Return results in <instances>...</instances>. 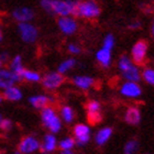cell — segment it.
I'll return each instance as SVG.
<instances>
[{"instance_id":"6da1fadb","label":"cell","mask_w":154,"mask_h":154,"mask_svg":"<svg viewBox=\"0 0 154 154\" xmlns=\"http://www.w3.org/2000/svg\"><path fill=\"white\" fill-rule=\"evenodd\" d=\"M76 0H41L40 7L44 12L51 16H73Z\"/></svg>"},{"instance_id":"7a4b0ae2","label":"cell","mask_w":154,"mask_h":154,"mask_svg":"<svg viewBox=\"0 0 154 154\" xmlns=\"http://www.w3.org/2000/svg\"><path fill=\"white\" fill-rule=\"evenodd\" d=\"M101 6L97 0H76L73 16L76 19L95 21L101 14Z\"/></svg>"},{"instance_id":"3957f363","label":"cell","mask_w":154,"mask_h":154,"mask_svg":"<svg viewBox=\"0 0 154 154\" xmlns=\"http://www.w3.org/2000/svg\"><path fill=\"white\" fill-rule=\"evenodd\" d=\"M41 121L43 127L53 134L58 133L63 127V121L60 118V115L52 105L41 109Z\"/></svg>"},{"instance_id":"277c9868","label":"cell","mask_w":154,"mask_h":154,"mask_svg":"<svg viewBox=\"0 0 154 154\" xmlns=\"http://www.w3.org/2000/svg\"><path fill=\"white\" fill-rule=\"evenodd\" d=\"M149 42L144 38H140L132 45L131 48V61L137 66H144L148 61L149 53Z\"/></svg>"},{"instance_id":"5b68a950","label":"cell","mask_w":154,"mask_h":154,"mask_svg":"<svg viewBox=\"0 0 154 154\" xmlns=\"http://www.w3.org/2000/svg\"><path fill=\"white\" fill-rule=\"evenodd\" d=\"M17 29H18V33L22 42L26 44H33L38 41L40 32H38V26H34L32 22L18 23Z\"/></svg>"},{"instance_id":"8992f818","label":"cell","mask_w":154,"mask_h":154,"mask_svg":"<svg viewBox=\"0 0 154 154\" xmlns=\"http://www.w3.org/2000/svg\"><path fill=\"white\" fill-rule=\"evenodd\" d=\"M66 82V77L64 74H61L58 72H50L44 76H42L41 83L42 86L48 91H54L63 86V84Z\"/></svg>"},{"instance_id":"52a82bcc","label":"cell","mask_w":154,"mask_h":154,"mask_svg":"<svg viewBox=\"0 0 154 154\" xmlns=\"http://www.w3.org/2000/svg\"><path fill=\"white\" fill-rule=\"evenodd\" d=\"M87 120L91 125H96L103 120V108L101 103L96 99H90L85 103Z\"/></svg>"},{"instance_id":"ba28073f","label":"cell","mask_w":154,"mask_h":154,"mask_svg":"<svg viewBox=\"0 0 154 154\" xmlns=\"http://www.w3.org/2000/svg\"><path fill=\"white\" fill-rule=\"evenodd\" d=\"M56 23H57V28L61 31V33L66 36L74 35L79 29L78 21L74 16L58 17Z\"/></svg>"},{"instance_id":"9c48e42d","label":"cell","mask_w":154,"mask_h":154,"mask_svg":"<svg viewBox=\"0 0 154 154\" xmlns=\"http://www.w3.org/2000/svg\"><path fill=\"white\" fill-rule=\"evenodd\" d=\"M73 138L75 139L76 145L84 146L86 145L91 139V130L89 125L85 123H77L73 128Z\"/></svg>"},{"instance_id":"30bf717a","label":"cell","mask_w":154,"mask_h":154,"mask_svg":"<svg viewBox=\"0 0 154 154\" xmlns=\"http://www.w3.org/2000/svg\"><path fill=\"white\" fill-rule=\"evenodd\" d=\"M18 151L22 154H32L40 151V140L34 135H24L18 143Z\"/></svg>"},{"instance_id":"8fae6325","label":"cell","mask_w":154,"mask_h":154,"mask_svg":"<svg viewBox=\"0 0 154 154\" xmlns=\"http://www.w3.org/2000/svg\"><path fill=\"white\" fill-rule=\"evenodd\" d=\"M119 93L122 97L128 99H138L142 95V88L139 83L125 80L119 87Z\"/></svg>"},{"instance_id":"7c38bea8","label":"cell","mask_w":154,"mask_h":154,"mask_svg":"<svg viewBox=\"0 0 154 154\" xmlns=\"http://www.w3.org/2000/svg\"><path fill=\"white\" fill-rule=\"evenodd\" d=\"M11 17L17 23L32 22L35 18V11L30 7H18L11 11Z\"/></svg>"},{"instance_id":"4fadbf2b","label":"cell","mask_w":154,"mask_h":154,"mask_svg":"<svg viewBox=\"0 0 154 154\" xmlns=\"http://www.w3.org/2000/svg\"><path fill=\"white\" fill-rule=\"evenodd\" d=\"M22 82L19 76L13 74L8 68H0V89H6L8 87L13 86L16 84Z\"/></svg>"},{"instance_id":"5bb4252c","label":"cell","mask_w":154,"mask_h":154,"mask_svg":"<svg viewBox=\"0 0 154 154\" xmlns=\"http://www.w3.org/2000/svg\"><path fill=\"white\" fill-rule=\"evenodd\" d=\"M72 84L73 86L80 90H89L96 86V79L91 76H87V75H77V76L72 78Z\"/></svg>"},{"instance_id":"9a60e30c","label":"cell","mask_w":154,"mask_h":154,"mask_svg":"<svg viewBox=\"0 0 154 154\" xmlns=\"http://www.w3.org/2000/svg\"><path fill=\"white\" fill-rule=\"evenodd\" d=\"M57 139L53 133H46L43 137V140L40 141V151L42 153H54L57 150Z\"/></svg>"},{"instance_id":"2e32d148","label":"cell","mask_w":154,"mask_h":154,"mask_svg":"<svg viewBox=\"0 0 154 154\" xmlns=\"http://www.w3.org/2000/svg\"><path fill=\"white\" fill-rule=\"evenodd\" d=\"M123 119L129 125H138L142 119L141 110L138 106H129L125 111Z\"/></svg>"},{"instance_id":"e0dca14e","label":"cell","mask_w":154,"mask_h":154,"mask_svg":"<svg viewBox=\"0 0 154 154\" xmlns=\"http://www.w3.org/2000/svg\"><path fill=\"white\" fill-rule=\"evenodd\" d=\"M54 101H55L54 97L51 96V95H35V96H32L29 98L30 105L33 108H35V109L38 110L43 109L46 106L53 105Z\"/></svg>"},{"instance_id":"ac0fdd59","label":"cell","mask_w":154,"mask_h":154,"mask_svg":"<svg viewBox=\"0 0 154 154\" xmlns=\"http://www.w3.org/2000/svg\"><path fill=\"white\" fill-rule=\"evenodd\" d=\"M96 61L103 68H109L112 63V51H109L107 48H99L96 52Z\"/></svg>"},{"instance_id":"d6986e66","label":"cell","mask_w":154,"mask_h":154,"mask_svg":"<svg viewBox=\"0 0 154 154\" xmlns=\"http://www.w3.org/2000/svg\"><path fill=\"white\" fill-rule=\"evenodd\" d=\"M113 133V129L111 127H103L96 132L95 134V142L98 146H103L107 142L109 141Z\"/></svg>"},{"instance_id":"ffe728a7","label":"cell","mask_w":154,"mask_h":154,"mask_svg":"<svg viewBox=\"0 0 154 154\" xmlns=\"http://www.w3.org/2000/svg\"><path fill=\"white\" fill-rule=\"evenodd\" d=\"M3 97V99L8 100V101H19L22 99V91L19 87H17L16 85L10 86L6 89H3V93L1 94Z\"/></svg>"},{"instance_id":"44dd1931","label":"cell","mask_w":154,"mask_h":154,"mask_svg":"<svg viewBox=\"0 0 154 154\" xmlns=\"http://www.w3.org/2000/svg\"><path fill=\"white\" fill-rule=\"evenodd\" d=\"M122 77L125 80H128V82H135V83H139L141 80V71L139 66L137 65H132L131 67H129L128 69H125V72L121 73Z\"/></svg>"},{"instance_id":"7402d4cb","label":"cell","mask_w":154,"mask_h":154,"mask_svg":"<svg viewBox=\"0 0 154 154\" xmlns=\"http://www.w3.org/2000/svg\"><path fill=\"white\" fill-rule=\"evenodd\" d=\"M22 62V56L21 55H16L12 58H10L9 61V69L12 72L13 74H16L17 76H19L21 78V73L24 69Z\"/></svg>"},{"instance_id":"603a6c76","label":"cell","mask_w":154,"mask_h":154,"mask_svg":"<svg viewBox=\"0 0 154 154\" xmlns=\"http://www.w3.org/2000/svg\"><path fill=\"white\" fill-rule=\"evenodd\" d=\"M60 118L62 121H64V123L66 125H71L72 122L75 120V111L72 107L64 105L60 108Z\"/></svg>"},{"instance_id":"cb8c5ba5","label":"cell","mask_w":154,"mask_h":154,"mask_svg":"<svg viewBox=\"0 0 154 154\" xmlns=\"http://www.w3.org/2000/svg\"><path fill=\"white\" fill-rule=\"evenodd\" d=\"M42 78V75L38 72L32 71L24 68L21 73V80H24L26 83H40Z\"/></svg>"},{"instance_id":"d4e9b609","label":"cell","mask_w":154,"mask_h":154,"mask_svg":"<svg viewBox=\"0 0 154 154\" xmlns=\"http://www.w3.org/2000/svg\"><path fill=\"white\" fill-rule=\"evenodd\" d=\"M76 65H77V60L75 57L66 58V60H64L61 64L58 65L57 72L61 73V74H66L69 71H72L73 68L76 67Z\"/></svg>"},{"instance_id":"484cf974","label":"cell","mask_w":154,"mask_h":154,"mask_svg":"<svg viewBox=\"0 0 154 154\" xmlns=\"http://www.w3.org/2000/svg\"><path fill=\"white\" fill-rule=\"evenodd\" d=\"M140 149V143L137 139L129 140L123 146V154H137Z\"/></svg>"},{"instance_id":"4316f807","label":"cell","mask_w":154,"mask_h":154,"mask_svg":"<svg viewBox=\"0 0 154 154\" xmlns=\"http://www.w3.org/2000/svg\"><path fill=\"white\" fill-rule=\"evenodd\" d=\"M141 79H143L148 85H154V69L151 66H144L141 71Z\"/></svg>"},{"instance_id":"83f0119b","label":"cell","mask_w":154,"mask_h":154,"mask_svg":"<svg viewBox=\"0 0 154 154\" xmlns=\"http://www.w3.org/2000/svg\"><path fill=\"white\" fill-rule=\"evenodd\" d=\"M76 146V142L73 137H65L57 142V149L60 150H74Z\"/></svg>"},{"instance_id":"f1b7e54d","label":"cell","mask_w":154,"mask_h":154,"mask_svg":"<svg viewBox=\"0 0 154 154\" xmlns=\"http://www.w3.org/2000/svg\"><path fill=\"white\" fill-rule=\"evenodd\" d=\"M132 65H133V62L131 61V58L130 56L127 54H122L118 60V68L119 71L121 72H125V69H128L129 67H131Z\"/></svg>"},{"instance_id":"f546056e","label":"cell","mask_w":154,"mask_h":154,"mask_svg":"<svg viewBox=\"0 0 154 154\" xmlns=\"http://www.w3.org/2000/svg\"><path fill=\"white\" fill-rule=\"evenodd\" d=\"M115 45H116L115 35H113V34H111V33H108V34L103 38V46H101V48H107V50H109V51H112L113 48H115Z\"/></svg>"},{"instance_id":"4dcf8cb0","label":"cell","mask_w":154,"mask_h":154,"mask_svg":"<svg viewBox=\"0 0 154 154\" xmlns=\"http://www.w3.org/2000/svg\"><path fill=\"white\" fill-rule=\"evenodd\" d=\"M66 50H67L68 53L71 55H73V56H77V55H79L83 53V48H82L78 43H74V42L68 43Z\"/></svg>"},{"instance_id":"1f68e13d","label":"cell","mask_w":154,"mask_h":154,"mask_svg":"<svg viewBox=\"0 0 154 154\" xmlns=\"http://www.w3.org/2000/svg\"><path fill=\"white\" fill-rule=\"evenodd\" d=\"M13 128V122L10 119L3 118L0 122V130L2 132H10Z\"/></svg>"},{"instance_id":"d6a6232c","label":"cell","mask_w":154,"mask_h":154,"mask_svg":"<svg viewBox=\"0 0 154 154\" xmlns=\"http://www.w3.org/2000/svg\"><path fill=\"white\" fill-rule=\"evenodd\" d=\"M142 28V22L139 19L132 20L131 22L128 24V29L131 30V31H137V30H140Z\"/></svg>"},{"instance_id":"836d02e7","label":"cell","mask_w":154,"mask_h":154,"mask_svg":"<svg viewBox=\"0 0 154 154\" xmlns=\"http://www.w3.org/2000/svg\"><path fill=\"white\" fill-rule=\"evenodd\" d=\"M10 58H11V57H10V54L8 53V52L3 51V52H1V53H0V61L2 62L3 65L7 64V63H9Z\"/></svg>"},{"instance_id":"e575fe53","label":"cell","mask_w":154,"mask_h":154,"mask_svg":"<svg viewBox=\"0 0 154 154\" xmlns=\"http://www.w3.org/2000/svg\"><path fill=\"white\" fill-rule=\"evenodd\" d=\"M142 10H143V12L146 13V14H151L152 12H153V7L150 6V5H143V7H142Z\"/></svg>"},{"instance_id":"d590c367","label":"cell","mask_w":154,"mask_h":154,"mask_svg":"<svg viewBox=\"0 0 154 154\" xmlns=\"http://www.w3.org/2000/svg\"><path fill=\"white\" fill-rule=\"evenodd\" d=\"M58 154H76L74 152V150H60Z\"/></svg>"},{"instance_id":"8d00e7d4","label":"cell","mask_w":154,"mask_h":154,"mask_svg":"<svg viewBox=\"0 0 154 154\" xmlns=\"http://www.w3.org/2000/svg\"><path fill=\"white\" fill-rule=\"evenodd\" d=\"M154 24H153V22L151 23V26H150V34H151L152 36H153V34H154Z\"/></svg>"},{"instance_id":"74e56055","label":"cell","mask_w":154,"mask_h":154,"mask_svg":"<svg viewBox=\"0 0 154 154\" xmlns=\"http://www.w3.org/2000/svg\"><path fill=\"white\" fill-rule=\"evenodd\" d=\"M3 40V31H2V28H1V26H0V43L2 42Z\"/></svg>"},{"instance_id":"f35d334b","label":"cell","mask_w":154,"mask_h":154,"mask_svg":"<svg viewBox=\"0 0 154 154\" xmlns=\"http://www.w3.org/2000/svg\"><path fill=\"white\" fill-rule=\"evenodd\" d=\"M2 100H3V97H2V95H1V94H0V103H2Z\"/></svg>"},{"instance_id":"ab89813d","label":"cell","mask_w":154,"mask_h":154,"mask_svg":"<svg viewBox=\"0 0 154 154\" xmlns=\"http://www.w3.org/2000/svg\"><path fill=\"white\" fill-rule=\"evenodd\" d=\"M3 67V64H2V62L0 61V68H2Z\"/></svg>"},{"instance_id":"60d3db41","label":"cell","mask_w":154,"mask_h":154,"mask_svg":"<svg viewBox=\"0 0 154 154\" xmlns=\"http://www.w3.org/2000/svg\"><path fill=\"white\" fill-rule=\"evenodd\" d=\"M14 154H22V153H20V152L18 151V150H17V152H14Z\"/></svg>"},{"instance_id":"b9f144b4","label":"cell","mask_w":154,"mask_h":154,"mask_svg":"<svg viewBox=\"0 0 154 154\" xmlns=\"http://www.w3.org/2000/svg\"><path fill=\"white\" fill-rule=\"evenodd\" d=\"M2 119H3V117L1 115H0V122H1V120H2Z\"/></svg>"},{"instance_id":"7bdbcfd3","label":"cell","mask_w":154,"mask_h":154,"mask_svg":"<svg viewBox=\"0 0 154 154\" xmlns=\"http://www.w3.org/2000/svg\"><path fill=\"white\" fill-rule=\"evenodd\" d=\"M42 154H50V153H42Z\"/></svg>"},{"instance_id":"ee69618b","label":"cell","mask_w":154,"mask_h":154,"mask_svg":"<svg viewBox=\"0 0 154 154\" xmlns=\"http://www.w3.org/2000/svg\"><path fill=\"white\" fill-rule=\"evenodd\" d=\"M145 154H150V153H145Z\"/></svg>"}]
</instances>
